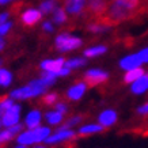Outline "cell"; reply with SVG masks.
Masks as SVG:
<instances>
[{
    "instance_id": "8fae6325",
    "label": "cell",
    "mask_w": 148,
    "mask_h": 148,
    "mask_svg": "<svg viewBox=\"0 0 148 148\" xmlns=\"http://www.w3.org/2000/svg\"><path fill=\"white\" fill-rule=\"evenodd\" d=\"M86 3L87 0H64V10L71 15H79L84 10Z\"/></svg>"
},
{
    "instance_id": "5b68a950",
    "label": "cell",
    "mask_w": 148,
    "mask_h": 148,
    "mask_svg": "<svg viewBox=\"0 0 148 148\" xmlns=\"http://www.w3.org/2000/svg\"><path fill=\"white\" fill-rule=\"evenodd\" d=\"M82 45V40L77 37H72L68 33H63L56 38V48L60 52H68L73 50Z\"/></svg>"
},
{
    "instance_id": "5bb4252c",
    "label": "cell",
    "mask_w": 148,
    "mask_h": 148,
    "mask_svg": "<svg viewBox=\"0 0 148 148\" xmlns=\"http://www.w3.org/2000/svg\"><path fill=\"white\" fill-rule=\"evenodd\" d=\"M141 60H140L139 54H130V56H126L120 61V67L125 71H129V69H133V68H139V65H141Z\"/></svg>"
},
{
    "instance_id": "8d00e7d4",
    "label": "cell",
    "mask_w": 148,
    "mask_h": 148,
    "mask_svg": "<svg viewBox=\"0 0 148 148\" xmlns=\"http://www.w3.org/2000/svg\"><path fill=\"white\" fill-rule=\"evenodd\" d=\"M3 48H4V40L0 38V50H3Z\"/></svg>"
},
{
    "instance_id": "9a60e30c",
    "label": "cell",
    "mask_w": 148,
    "mask_h": 148,
    "mask_svg": "<svg viewBox=\"0 0 148 148\" xmlns=\"http://www.w3.org/2000/svg\"><path fill=\"white\" fill-rule=\"evenodd\" d=\"M99 125H102L103 128H108V126H112L114 122L117 121V113L114 110H105L99 114Z\"/></svg>"
},
{
    "instance_id": "2e32d148",
    "label": "cell",
    "mask_w": 148,
    "mask_h": 148,
    "mask_svg": "<svg viewBox=\"0 0 148 148\" xmlns=\"http://www.w3.org/2000/svg\"><path fill=\"white\" fill-rule=\"evenodd\" d=\"M105 129L102 125L99 124H90V125H84L82 126L79 132L76 133V137H84V136H88V135H92V133H99Z\"/></svg>"
},
{
    "instance_id": "836d02e7",
    "label": "cell",
    "mask_w": 148,
    "mask_h": 148,
    "mask_svg": "<svg viewBox=\"0 0 148 148\" xmlns=\"http://www.w3.org/2000/svg\"><path fill=\"white\" fill-rule=\"evenodd\" d=\"M137 113H139V114H148V102L144 103L143 106H140V108L137 109Z\"/></svg>"
},
{
    "instance_id": "3957f363",
    "label": "cell",
    "mask_w": 148,
    "mask_h": 148,
    "mask_svg": "<svg viewBox=\"0 0 148 148\" xmlns=\"http://www.w3.org/2000/svg\"><path fill=\"white\" fill-rule=\"evenodd\" d=\"M46 87H48V86L41 80V79L32 80L26 87H22V88H18V90H14L12 92H11V98L12 99L34 98L37 95L42 94V92L46 90Z\"/></svg>"
},
{
    "instance_id": "4dcf8cb0",
    "label": "cell",
    "mask_w": 148,
    "mask_h": 148,
    "mask_svg": "<svg viewBox=\"0 0 148 148\" xmlns=\"http://www.w3.org/2000/svg\"><path fill=\"white\" fill-rule=\"evenodd\" d=\"M12 27V23L11 22H5L3 23L1 26H0V36H4V34H7V33L10 32V29Z\"/></svg>"
},
{
    "instance_id": "e575fe53",
    "label": "cell",
    "mask_w": 148,
    "mask_h": 148,
    "mask_svg": "<svg viewBox=\"0 0 148 148\" xmlns=\"http://www.w3.org/2000/svg\"><path fill=\"white\" fill-rule=\"evenodd\" d=\"M10 16V14L8 12H3V14H0V26L3 25V23L7 22V19H8Z\"/></svg>"
},
{
    "instance_id": "7a4b0ae2",
    "label": "cell",
    "mask_w": 148,
    "mask_h": 148,
    "mask_svg": "<svg viewBox=\"0 0 148 148\" xmlns=\"http://www.w3.org/2000/svg\"><path fill=\"white\" fill-rule=\"evenodd\" d=\"M50 136V129L49 128H34V129H29L26 132H22L18 136V143L21 145H30V144H38L41 141H45Z\"/></svg>"
},
{
    "instance_id": "30bf717a",
    "label": "cell",
    "mask_w": 148,
    "mask_h": 148,
    "mask_svg": "<svg viewBox=\"0 0 148 148\" xmlns=\"http://www.w3.org/2000/svg\"><path fill=\"white\" fill-rule=\"evenodd\" d=\"M22 130H23V125H21V124H16L14 126H10L8 129L1 130L0 132V145H4L5 143L11 141L15 136H19L22 133Z\"/></svg>"
},
{
    "instance_id": "8992f818",
    "label": "cell",
    "mask_w": 148,
    "mask_h": 148,
    "mask_svg": "<svg viewBox=\"0 0 148 148\" xmlns=\"http://www.w3.org/2000/svg\"><path fill=\"white\" fill-rule=\"evenodd\" d=\"M108 79L109 75L101 69H90L84 75V83L87 87H97V86L105 83Z\"/></svg>"
},
{
    "instance_id": "b9f144b4",
    "label": "cell",
    "mask_w": 148,
    "mask_h": 148,
    "mask_svg": "<svg viewBox=\"0 0 148 148\" xmlns=\"http://www.w3.org/2000/svg\"><path fill=\"white\" fill-rule=\"evenodd\" d=\"M34 148H46V147H44V145H41V147H34Z\"/></svg>"
},
{
    "instance_id": "1f68e13d",
    "label": "cell",
    "mask_w": 148,
    "mask_h": 148,
    "mask_svg": "<svg viewBox=\"0 0 148 148\" xmlns=\"http://www.w3.org/2000/svg\"><path fill=\"white\" fill-rule=\"evenodd\" d=\"M54 108H56V112L61 113V114H65V112H67V105L63 102H57L54 105Z\"/></svg>"
},
{
    "instance_id": "7402d4cb",
    "label": "cell",
    "mask_w": 148,
    "mask_h": 148,
    "mask_svg": "<svg viewBox=\"0 0 148 148\" xmlns=\"http://www.w3.org/2000/svg\"><path fill=\"white\" fill-rule=\"evenodd\" d=\"M61 120H63V114L58 112H49L46 113V121L49 122L50 125H57V124H60L61 122Z\"/></svg>"
},
{
    "instance_id": "ba28073f",
    "label": "cell",
    "mask_w": 148,
    "mask_h": 148,
    "mask_svg": "<svg viewBox=\"0 0 148 148\" xmlns=\"http://www.w3.org/2000/svg\"><path fill=\"white\" fill-rule=\"evenodd\" d=\"M76 137V133L73 130L69 129H58L54 135L49 136L48 139L45 140L46 144H56L60 143V141H68V140H73Z\"/></svg>"
},
{
    "instance_id": "ee69618b",
    "label": "cell",
    "mask_w": 148,
    "mask_h": 148,
    "mask_svg": "<svg viewBox=\"0 0 148 148\" xmlns=\"http://www.w3.org/2000/svg\"><path fill=\"white\" fill-rule=\"evenodd\" d=\"M0 64H1V60H0Z\"/></svg>"
},
{
    "instance_id": "d4e9b609",
    "label": "cell",
    "mask_w": 148,
    "mask_h": 148,
    "mask_svg": "<svg viewBox=\"0 0 148 148\" xmlns=\"http://www.w3.org/2000/svg\"><path fill=\"white\" fill-rule=\"evenodd\" d=\"M57 98L58 95L57 94H46L42 97V99H41V102L44 103L45 106H52V105H56L57 103Z\"/></svg>"
},
{
    "instance_id": "6da1fadb",
    "label": "cell",
    "mask_w": 148,
    "mask_h": 148,
    "mask_svg": "<svg viewBox=\"0 0 148 148\" xmlns=\"http://www.w3.org/2000/svg\"><path fill=\"white\" fill-rule=\"evenodd\" d=\"M140 15H141L140 11L129 8V7H126V5L121 4V3H117V1H109L105 14L99 19H97V22L102 23L103 26L106 27H112L114 25L125 22V21L135 19L137 16H140Z\"/></svg>"
},
{
    "instance_id": "52a82bcc",
    "label": "cell",
    "mask_w": 148,
    "mask_h": 148,
    "mask_svg": "<svg viewBox=\"0 0 148 148\" xmlns=\"http://www.w3.org/2000/svg\"><path fill=\"white\" fill-rule=\"evenodd\" d=\"M19 113H21V106L14 103L12 106H11V109L7 110L5 114L1 116V124L4 126H7V128L16 125L19 121Z\"/></svg>"
},
{
    "instance_id": "f6af8a7d",
    "label": "cell",
    "mask_w": 148,
    "mask_h": 148,
    "mask_svg": "<svg viewBox=\"0 0 148 148\" xmlns=\"http://www.w3.org/2000/svg\"><path fill=\"white\" fill-rule=\"evenodd\" d=\"M147 76H148V75H147Z\"/></svg>"
},
{
    "instance_id": "ffe728a7",
    "label": "cell",
    "mask_w": 148,
    "mask_h": 148,
    "mask_svg": "<svg viewBox=\"0 0 148 148\" xmlns=\"http://www.w3.org/2000/svg\"><path fill=\"white\" fill-rule=\"evenodd\" d=\"M106 50H108L106 46L98 45V46H94V48H88V49L84 52V56L86 57H95V56H101V54H103Z\"/></svg>"
},
{
    "instance_id": "603a6c76",
    "label": "cell",
    "mask_w": 148,
    "mask_h": 148,
    "mask_svg": "<svg viewBox=\"0 0 148 148\" xmlns=\"http://www.w3.org/2000/svg\"><path fill=\"white\" fill-rule=\"evenodd\" d=\"M54 22L58 23V25H63L67 21V11L64 8H57L54 11Z\"/></svg>"
},
{
    "instance_id": "f1b7e54d",
    "label": "cell",
    "mask_w": 148,
    "mask_h": 148,
    "mask_svg": "<svg viewBox=\"0 0 148 148\" xmlns=\"http://www.w3.org/2000/svg\"><path fill=\"white\" fill-rule=\"evenodd\" d=\"M12 105H14V102H12V99H10V97L8 98H5L3 102H0V116L5 114V112L10 110Z\"/></svg>"
},
{
    "instance_id": "74e56055",
    "label": "cell",
    "mask_w": 148,
    "mask_h": 148,
    "mask_svg": "<svg viewBox=\"0 0 148 148\" xmlns=\"http://www.w3.org/2000/svg\"><path fill=\"white\" fill-rule=\"evenodd\" d=\"M11 0H0V4H5V3H8Z\"/></svg>"
},
{
    "instance_id": "4fadbf2b",
    "label": "cell",
    "mask_w": 148,
    "mask_h": 148,
    "mask_svg": "<svg viewBox=\"0 0 148 148\" xmlns=\"http://www.w3.org/2000/svg\"><path fill=\"white\" fill-rule=\"evenodd\" d=\"M86 88H87V86H86L84 82H79L67 91V98L71 99V101H79L84 94Z\"/></svg>"
},
{
    "instance_id": "7c38bea8",
    "label": "cell",
    "mask_w": 148,
    "mask_h": 148,
    "mask_svg": "<svg viewBox=\"0 0 148 148\" xmlns=\"http://www.w3.org/2000/svg\"><path fill=\"white\" fill-rule=\"evenodd\" d=\"M65 64V60L64 58H54V60H45L41 63V68L45 72H52V73H56L58 72L61 68L64 67Z\"/></svg>"
},
{
    "instance_id": "44dd1931",
    "label": "cell",
    "mask_w": 148,
    "mask_h": 148,
    "mask_svg": "<svg viewBox=\"0 0 148 148\" xmlns=\"http://www.w3.org/2000/svg\"><path fill=\"white\" fill-rule=\"evenodd\" d=\"M11 82H12V75H11V72L4 69V68H0V86L7 87V86L11 84Z\"/></svg>"
},
{
    "instance_id": "d6986e66",
    "label": "cell",
    "mask_w": 148,
    "mask_h": 148,
    "mask_svg": "<svg viewBox=\"0 0 148 148\" xmlns=\"http://www.w3.org/2000/svg\"><path fill=\"white\" fill-rule=\"evenodd\" d=\"M141 76H144V69L143 68H133L126 71L125 76H124V82L125 83H135L137 79H140Z\"/></svg>"
},
{
    "instance_id": "e0dca14e",
    "label": "cell",
    "mask_w": 148,
    "mask_h": 148,
    "mask_svg": "<svg viewBox=\"0 0 148 148\" xmlns=\"http://www.w3.org/2000/svg\"><path fill=\"white\" fill-rule=\"evenodd\" d=\"M41 122V113L38 110H33L27 114L26 117V126H29V129H34L38 128Z\"/></svg>"
},
{
    "instance_id": "484cf974",
    "label": "cell",
    "mask_w": 148,
    "mask_h": 148,
    "mask_svg": "<svg viewBox=\"0 0 148 148\" xmlns=\"http://www.w3.org/2000/svg\"><path fill=\"white\" fill-rule=\"evenodd\" d=\"M56 5H57L56 0H46L41 4V12H50V11H53L56 8Z\"/></svg>"
},
{
    "instance_id": "d6a6232c",
    "label": "cell",
    "mask_w": 148,
    "mask_h": 148,
    "mask_svg": "<svg viewBox=\"0 0 148 148\" xmlns=\"http://www.w3.org/2000/svg\"><path fill=\"white\" fill-rule=\"evenodd\" d=\"M137 54H139L141 63H148V48H145V49H143V50H140V53H137Z\"/></svg>"
},
{
    "instance_id": "d590c367",
    "label": "cell",
    "mask_w": 148,
    "mask_h": 148,
    "mask_svg": "<svg viewBox=\"0 0 148 148\" xmlns=\"http://www.w3.org/2000/svg\"><path fill=\"white\" fill-rule=\"evenodd\" d=\"M44 30H45V32H52V30H53L52 23H50V22H45V23H44Z\"/></svg>"
},
{
    "instance_id": "f35d334b",
    "label": "cell",
    "mask_w": 148,
    "mask_h": 148,
    "mask_svg": "<svg viewBox=\"0 0 148 148\" xmlns=\"http://www.w3.org/2000/svg\"><path fill=\"white\" fill-rule=\"evenodd\" d=\"M143 135H144V136H148V129L145 130V132H143Z\"/></svg>"
},
{
    "instance_id": "cb8c5ba5",
    "label": "cell",
    "mask_w": 148,
    "mask_h": 148,
    "mask_svg": "<svg viewBox=\"0 0 148 148\" xmlns=\"http://www.w3.org/2000/svg\"><path fill=\"white\" fill-rule=\"evenodd\" d=\"M84 64H86L84 58H72V60L65 61L64 67H67V68H69V69H72V68H79V67H82V65H84Z\"/></svg>"
},
{
    "instance_id": "f546056e",
    "label": "cell",
    "mask_w": 148,
    "mask_h": 148,
    "mask_svg": "<svg viewBox=\"0 0 148 148\" xmlns=\"http://www.w3.org/2000/svg\"><path fill=\"white\" fill-rule=\"evenodd\" d=\"M83 120V116H77V117H72V118H69L65 124H64V126H61L60 129H69L71 126H73L75 124H79V122Z\"/></svg>"
},
{
    "instance_id": "83f0119b",
    "label": "cell",
    "mask_w": 148,
    "mask_h": 148,
    "mask_svg": "<svg viewBox=\"0 0 148 148\" xmlns=\"http://www.w3.org/2000/svg\"><path fill=\"white\" fill-rule=\"evenodd\" d=\"M56 75L54 73H52V72H44L42 75H41V80L44 82L46 86H50V84H53L54 80H56Z\"/></svg>"
},
{
    "instance_id": "4316f807",
    "label": "cell",
    "mask_w": 148,
    "mask_h": 148,
    "mask_svg": "<svg viewBox=\"0 0 148 148\" xmlns=\"http://www.w3.org/2000/svg\"><path fill=\"white\" fill-rule=\"evenodd\" d=\"M109 27L103 26L102 23L97 22V21H92V23H90L88 25V30L92 33H101V32H105V30H108Z\"/></svg>"
},
{
    "instance_id": "60d3db41",
    "label": "cell",
    "mask_w": 148,
    "mask_h": 148,
    "mask_svg": "<svg viewBox=\"0 0 148 148\" xmlns=\"http://www.w3.org/2000/svg\"><path fill=\"white\" fill-rule=\"evenodd\" d=\"M16 148H27V147H25V145H19V147H16Z\"/></svg>"
},
{
    "instance_id": "277c9868",
    "label": "cell",
    "mask_w": 148,
    "mask_h": 148,
    "mask_svg": "<svg viewBox=\"0 0 148 148\" xmlns=\"http://www.w3.org/2000/svg\"><path fill=\"white\" fill-rule=\"evenodd\" d=\"M109 0H87L86 3V16L97 21L102 16L108 8Z\"/></svg>"
},
{
    "instance_id": "9c48e42d",
    "label": "cell",
    "mask_w": 148,
    "mask_h": 148,
    "mask_svg": "<svg viewBox=\"0 0 148 148\" xmlns=\"http://www.w3.org/2000/svg\"><path fill=\"white\" fill-rule=\"evenodd\" d=\"M41 18H42V12H41V11L30 8V10H26V11L22 14L21 21H22V23L25 25V26L32 27V26H34V25H37V23L40 22Z\"/></svg>"
},
{
    "instance_id": "ac0fdd59",
    "label": "cell",
    "mask_w": 148,
    "mask_h": 148,
    "mask_svg": "<svg viewBox=\"0 0 148 148\" xmlns=\"http://www.w3.org/2000/svg\"><path fill=\"white\" fill-rule=\"evenodd\" d=\"M148 90V76H141L140 79L132 84V92H135V94H143L145 91Z\"/></svg>"
},
{
    "instance_id": "ab89813d",
    "label": "cell",
    "mask_w": 148,
    "mask_h": 148,
    "mask_svg": "<svg viewBox=\"0 0 148 148\" xmlns=\"http://www.w3.org/2000/svg\"><path fill=\"white\" fill-rule=\"evenodd\" d=\"M141 1H143L144 4H147V5H148V0H141Z\"/></svg>"
},
{
    "instance_id": "7bdbcfd3",
    "label": "cell",
    "mask_w": 148,
    "mask_h": 148,
    "mask_svg": "<svg viewBox=\"0 0 148 148\" xmlns=\"http://www.w3.org/2000/svg\"><path fill=\"white\" fill-rule=\"evenodd\" d=\"M0 126H1V121H0Z\"/></svg>"
}]
</instances>
